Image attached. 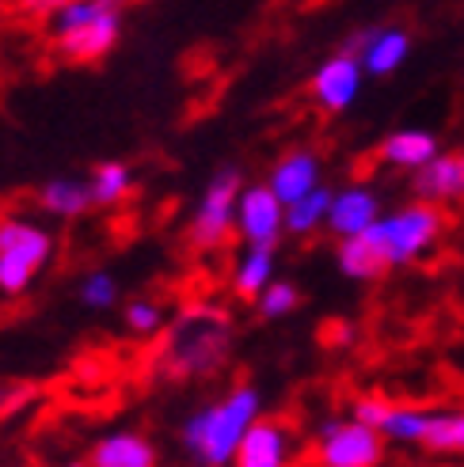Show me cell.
<instances>
[{
  "label": "cell",
  "mask_w": 464,
  "mask_h": 467,
  "mask_svg": "<svg viewBox=\"0 0 464 467\" xmlns=\"http://www.w3.org/2000/svg\"><path fill=\"white\" fill-rule=\"evenodd\" d=\"M362 61L351 57V54H332L328 61H323L316 73H312V99L320 110H328V114H343L346 107H351L358 99V91H362Z\"/></svg>",
  "instance_id": "30bf717a"
},
{
  "label": "cell",
  "mask_w": 464,
  "mask_h": 467,
  "mask_svg": "<svg viewBox=\"0 0 464 467\" xmlns=\"http://www.w3.org/2000/svg\"><path fill=\"white\" fill-rule=\"evenodd\" d=\"M267 186L274 191V198L282 202L286 209L301 198H309L312 191H320V156L312 149H290L282 160L270 168Z\"/></svg>",
  "instance_id": "7c38bea8"
},
{
  "label": "cell",
  "mask_w": 464,
  "mask_h": 467,
  "mask_svg": "<svg viewBox=\"0 0 464 467\" xmlns=\"http://www.w3.org/2000/svg\"><path fill=\"white\" fill-rule=\"evenodd\" d=\"M244 194V175L237 168H221L206 182V194L187 224V240L198 251H217L237 232V205Z\"/></svg>",
  "instance_id": "5b68a950"
},
{
  "label": "cell",
  "mask_w": 464,
  "mask_h": 467,
  "mask_svg": "<svg viewBox=\"0 0 464 467\" xmlns=\"http://www.w3.org/2000/svg\"><path fill=\"white\" fill-rule=\"evenodd\" d=\"M46 31H50L54 50L65 61L91 65L114 50V42L122 35V12L107 0H69V5H58L50 12Z\"/></svg>",
  "instance_id": "3957f363"
},
{
  "label": "cell",
  "mask_w": 464,
  "mask_h": 467,
  "mask_svg": "<svg viewBox=\"0 0 464 467\" xmlns=\"http://www.w3.org/2000/svg\"><path fill=\"white\" fill-rule=\"evenodd\" d=\"M156 445L137 430L103 433L88 452V467H156Z\"/></svg>",
  "instance_id": "5bb4252c"
},
{
  "label": "cell",
  "mask_w": 464,
  "mask_h": 467,
  "mask_svg": "<svg viewBox=\"0 0 464 467\" xmlns=\"http://www.w3.org/2000/svg\"><path fill=\"white\" fill-rule=\"evenodd\" d=\"M122 323L130 327L133 335H156V331H164V308L156 305V300H149V296H133L130 305L122 308Z\"/></svg>",
  "instance_id": "603a6c76"
},
{
  "label": "cell",
  "mask_w": 464,
  "mask_h": 467,
  "mask_svg": "<svg viewBox=\"0 0 464 467\" xmlns=\"http://www.w3.org/2000/svg\"><path fill=\"white\" fill-rule=\"evenodd\" d=\"M407 50H411V35L404 27H362L346 38L343 54L358 57L369 77H388L404 65Z\"/></svg>",
  "instance_id": "9c48e42d"
},
{
  "label": "cell",
  "mask_w": 464,
  "mask_h": 467,
  "mask_svg": "<svg viewBox=\"0 0 464 467\" xmlns=\"http://www.w3.org/2000/svg\"><path fill=\"white\" fill-rule=\"evenodd\" d=\"M290 460H293V430L282 418H259L248 430L232 467H290Z\"/></svg>",
  "instance_id": "8fae6325"
},
{
  "label": "cell",
  "mask_w": 464,
  "mask_h": 467,
  "mask_svg": "<svg viewBox=\"0 0 464 467\" xmlns=\"http://www.w3.org/2000/svg\"><path fill=\"white\" fill-rule=\"evenodd\" d=\"M374 224H381V202L369 186L354 182V186H343L332 198V213H328V228L335 232L339 240H351L362 236Z\"/></svg>",
  "instance_id": "4fadbf2b"
},
{
  "label": "cell",
  "mask_w": 464,
  "mask_h": 467,
  "mask_svg": "<svg viewBox=\"0 0 464 467\" xmlns=\"http://www.w3.org/2000/svg\"><path fill=\"white\" fill-rule=\"evenodd\" d=\"M232 349V319L210 300L183 305L156 346V368L168 380H202L217 372Z\"/></svg>",
  "instance_id": "6da1fadb"
},
{
  "label": "cell",
  "mask_w": 464,
  "mask_h": 467,
  "mask_svg": "<svg viewBox=\"0 0 464 467\" xmlns=\"http://www.w3.org/2000/svg\"><path fill=\"white\" fill-rule=\"evenodd\" d=\"M377 156L385 163H392V168H407L415 175V171H423L427 163H434L438 156H442V149H438V137L427 133V130H396L381 141Z\"/></svg>",
  "instance_id": "ac0fdd59"
},
{
  "label": "cell",
  "mask_w": 464,
  "mask_h": 467,
  "mask_svg": "<svg viewBox=\"0 0 464 467\" xmlns=\"http://www.w3.org/2000/svg\"><path fill=\"white\" fill-rule=\"evenodd\" d=\"M263 395L255 384L228 388L221 400L198 407L183 422V449H187L202 467H232L248 430L259 422Z\"/></svg>",
  "instance_id": "7a4b0ae2"
},
{
  "label": "cell",
  "mask_w": 464,
  "mask_h": 467,
  "mask_svg": "<svg viewBox=\"0 0 464 467\" xmlns=\"http://www.w3.org/2000/svg\"><path fill=\"white\" fill-rule=\"evenodd\" d=\"M385 437L362 422L328 418L316 430V463L320 467H381Z\"/></svg>",
  "instance_id": "52a82bcc"
},
{
  "label": "cell",
  "mask_w": 464,
  "mask_h": 467,
  "mask_svg": "<svg viewBox=\"0 0 464 467\" xmlns=\"http://www.w3.org/2000/svg\"><path fill=\"white\" fill-rule=\"evenodd\" d=\"M446 228V217L438 205H427V202H415V205H404L396 213L381 217L377 224V236L388 251V263L392 266H404L411 259H419V254L442 236Z\"/></svg>",
  "instance_id": "8992f818"
},
{
  "label": "cell",
  "mask_w": 464,
  "mask_h": 467,
  "mask_svg": "<svg viewBox=\"0 0 464 467\" xmlns=\"http://www.w3.org/2000/svg\"><path fill=\"white\" fill-rule=\"evenodd\" d=\"M91 198L96 205H122L133 191V168L122 160H103L96 163V171H91Z\"/></svg>",
  "instance_id": "44dd1931"
},
{
  "label": "cell",
  "mask_w": 464,
  "mask_h": 467,
  "mask_svg": "<svg viewBox=\"0 0 464 467\" xmlns=\"http://www.w3.org/2000/svg\"><path fill=\"white\" fill-rule=\"evenodd\" d=\"M274 285V251H259V247H248L244 259L232 270V293L240 300H255Z\"/></svg>",
  "instance_id": "d6986e66"
},
{
  "label": "cell",
  "mask_w": 464,
  "mask_h": 467,
  "mask_svg": "<svg viewBox=\"0 0 464 467\" xmlns=\"http://www.w3.org/2000/svg\"><path fill=\"white\" fill-rule=\"evenodd\" d=\"M80 300H84L88 308L107 312V308L119 305V285H114V277H111V274L96 270V274H88V277H84V285H80Z\"/></svg>",
  "instance_id": "d4e9b609"
},
{
  "label": "cell",
  "mask_w": 464,
  "mask_h": 467,
  "mask_svg": "<svg viewBox=\"0 0 464 467\" xmlns=\"http://www.w3.org/2000/svg\"><path fill=\"white\" fill-rule=\"evenodd\" d=\"M69 467H88V460H84V463H69Z\"/></svg>",
  "instance_id": "4316f807"
},
{
  "label": "cell",
  "mask_w": 464,
  "mask_h": 467,
  "mask_svg": "<svg viewBox=\"0 0 464 467\" xmlns=\"http://www.w3.org/2000/svg\"><path fill=\"white\" fill-rule=\"evenodd\" d=\"M286 232V205L274 198V191L267 182H255L244 186L240 205H237V236L248 247H259V251H274L278 240Z\"/></svg>",
  "instance_id": "ba28073f"
},
{
  "label": "cell",
  "mask_w": 464,
  "mask_h": 467,
  "mask_svg": "<svg viewBox=\"0 0 464 467\" xmlns=\"http://www.w3.org/2000/svg\"><path fill=\"white\" fill-rule=\"evenodd\" d=\"M54 254V236L23 217H0V293L19 296Z\"/></svg>",
  "instance_id": "277c9868"
},
{
  "label": "cell",
  "mask_w": 464,
  "mask_h": 467,
  "mask_svg": "<svg viewBox=\"0 0 464 467\" xmlns=\"http://www.w3.org/2000/svg\"><path fill=\"white\" fill-rule=\"evenodd\" d=\"M332 198H335V191L320 186V191H312L309 198L293 202V205L286 209V232H293V236H312L320 224H328Z\"/></svg>",
  "instance_id": "7402d4cb"
},
{
  "label": "cell",
  "mask_w": 464,
  "mask_h": 467,
  "mask_svg": "<svg viewBox=\"0 0 464 467\" xmlns=\"http://www.w3.org/2000/svg\"><path fill=\"white\" fill-rule=\"evenodd\" d=\"M297 305H301L297 285H293V282H274V285L259 296V316H263V319H282V316L297 312Z\"/></svg>",
  "instance_id": "cb8c5ba5"
},
{
  "label": "cell",
  "mask_w": 464,
  "mask_h": 467,
  "mask_svg": "<svg viewBox=\"0 0 464 467\" xmlns=\"http://www.w3.org/2000/svg\"><path fill=\"white\" fill-rule=\"evenodd\" d=\"M339 270L354 282H381V277L392 270L388 263V251L377 236V224L362 232V236H351V240H339Z\"/></svg>",
  "instance_id": "9a60e30c"
},
{
  "label": "cell",
  "mask_w": 464,
  "mask_h": 467,
  "mask_svg": "<svg viewBox=\"0 0 464 467\" xmlns=\"http://www.w3.org/2000/svg\"><path fill=\"white\" fill-rule=\"evenodd\" d=\"M411 191L427 205L464 198V152H442L423 171L411 175Z\"/></svg>",
  "instance_id": "2e32d148"
},
{
  "label": "cell",
  "mask_w": 464,
  "mask_h": 467,
  "mask_svg": "<svg viewBox=\"0 0 464 467\" xmlns=\"http://www.w3.org/2000/svg\"><path fill=\"white\" fill-rule=\"evenodd\" d=\"M35 202H38L42 213L61 217V221H77V217L88 213L91 205H96V198H91V182L88 179H73V175H58L50 182H42Z\"/></svg>",
  "instance_id": "e0dca14e"
},
{
  "label": "cell",
  "mask_w": 464,
  "mask_h": 467,
  "mask_svg": "<svg viewBox=\"0 0 464 467\" xmlns=\"http://www.w3.org/2000/svg\"><path fill=\"white\" fill-rule=\"evenodd\" d=\"M423 449L464 456V410H427L423 426Z\"/></svg>",
  "instance_id": "ffe728a7"
},
{
  "label": "cell",
  "mask_w": 464,
  "mask_h": 467,
  "mask_svg": "<svg viewBox=\"0 0 464 467\" xmlns=\"http://www.w3.org/2000/svg\"><path fill=\"white\" fill-rule=\"evenodd\" d=\"M31 388L27 384H19V388H5V384H0V410H12V407H19V400H23V395H27Z\"/></svg>",
  "instance_id": "484cf974"
}]
</instances>
